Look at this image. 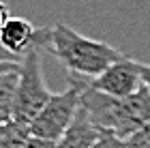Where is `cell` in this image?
I'll list each match as a JSON object with an SVG mask.
<instances>
[{"mask_svg": "<svg viewBox=\"0 0 150 148\" xmlns=\"http://www.w3.org/2000/svg\"><path fill=\"white\" fill-rule=\"evenodd\" d=\"M81 107L101 133L129 140L150 123V88L144 84L135 95L120 99L86 88Z\"/></svg>", "mask_w": 150, "mask_h": 148, "instance_id": "obj_1", "label": "cell"}, {"mask_svg": "<svg viewBox=\"0 0 150 148\" xmlns=\"http://www.w3.org/2000/svg\"><path fill=\"white\" fill-rule=\"evenodd\" d=\"M50 30L52 32H50L47 52H52L60 60V64L69 71V75L92 79L125 56L120 50H116L110 43L79 35L69 24L58 22L50 26Z\"/></svg>", "mask_w": 150, "mask_h": 148, "instance_id": "obj_2", "label": "cell"}, {"mask_svg": "<svg viewBox=\"0 0 150 148\" xmlns=\"http://www.w3.org/2000/svg\"><path fill=\"white\" fill-rule=\"evenodd\" d=\"M88 82L90 79L86 77L69 75V86L62 92H54L47 105L41 110V114L32 120L30 135L58 142L60 135L69 129V125L77 116L81 107V95L88 88Z\"/></svg>", "mask_w": 150, "mask_h": 148, "instance_id": "obj_3", "label": "cell"}, {"mask_svg": "<svg viewBox=\"0 0 150 148\" xmlns=\"http://www.w3.org/2000/svg\"><path fill=\"white\" fill-rule=\"evenodd\" d=\"M54 92L45 86L43 69H41V50H32L19 62V77H17V92H15V110L13 120L24 127L32 125L41 110L47 105Z\"/></svg>", "mask_w": 150, "mask_h": 148, "instance_id": "obj_4", "label": "cell"}, {"mask_svg": "<svg viewBox=\"0 0 150 148\" xmlns=\"http://www.w3.org/2000/svg\"><path fill=\"white\" fill-rule=\"evenodd\" d=\"M142 67H144V62H137V60L122 56L118 62L107 67L101 75L92 77L88 82V88L103 92V95H110V97H118V99L131 97L144 86Z\"/></svg>", "mask_w": 150, "mask_h": 148, "instance_id": "obj_5", "label": "cell"}, {"mask_svg": "<svg viewBox=\"0 0 150 148\" xmlns=\"http://www.w3.org/2000/svg\"><path fill=\"white\" fill-rule=\"evenodd\" d=\"M50 28H37L26 17H11L0 32V43L13 56L24 58L32 50H47L50 45Z\"/></svg>", "mask_w": 150, "mask_h": 148, "instance_id": "obj_6", "label": "cell"}, {"mask_svg": "<svg viewBox=\"0 0 150 148\" xmlns=\"http://www.w3.org/2000/svg\"><path fill=\"white\" fill-rule=\"evenodd\" d=\"M99 135L101 131L97 129V125L88 118L84 107H79L75 120L56 142V148H92L94 142L99 140Z\"/></svg>", "mask_w": 150, "mask_h": 148, "instance_id": "obj_7", "label": "cell"}, {"mask_svg": "<svg viewBox=\"0 0 150 148\" xmlns=\"http://www.w3.org/2000/svg\"><path fill=\"white\" fill-rule=\"evenodd\" d=\"M17 77H19V64H15L13 69H9L4 75H0V127L13 120Z\"/></svg>", "mask_w": 150, "mask_h": 148, "instance_id": "obj_8", "label": "cell"}, {"mask_svg": "<svg viewBox=\"0 0 150 148\" xmlns=\"http://www.w3.org/2000/svg\"><path fill=\"white\" fill-rule=\"evenodd\" d=\"M92 148H129V142L118 135H112V133H101Z\"/></svg>", "mask_w": 150, "mask_h": 148, "instance_id": "obj_9", "label": "cell"}, {"mask_svg": "<svg viewBox=\"0 0 150 148\" xmlns=\"http://www.w3.org/2000/svg\"><path fill=\"white\" fill-rule=\"evenodd\" d=\"M129 142V148H150V123L146 127H142V129L131 135L127 140Z\"/></svg>", "mask_w": 150, "mask_h": 148, "instance_id": "obj_10", "label": "cell"}, {"mask_svg": "<svg viewBox=\"0 0 150 148\" xmlns=\"http://www.w3.org/2000/svg\"><path fill=\"white\" fill-rule=\"evenodd\" d=\"M24 148H56V142H52V140H43V137H35V135H30Z\"/></svg>", "mask_w": 150, "mask_h": 148, "instance_id": "obj_11", "label": "cell"}, {"mask_svg": "<svg viewBox=\"0 0 150 148\" xmlns=\"http://www.w3.org/2000/svg\"><path fill=\"white\" fill-rule=\"evenodd\" d=\"M11 19V9H9V4L4 2V0H0V32H2L4 28V24Z\"/></svg>", "mask_w": 150, "mask_h": 148, "instance_id": "obj_12", "label": "cell"}, {"mask_svg": "<svg viewBox=\"0 0 150 148\" xmlns=\"http://www.w3.org/2000/svg\"><path fill=\"white\" fill-rule=\"evenodd\" d=\"M0 62H22V58H17V56H13V54L4 47L2 43H0Z\"/></svg>", "mask_w": 150, "mask_h": 148, "instance_id": "obj_13", "label": "cell"}, {"mask_svg": "<svg viewBox=\"0 0 150 148\" xmlns=\"http://www.w3.org/2000/svg\"><path fill=\"white\" fill-rule=\"evenodd\" d=\"M142 77H144V84L150 88V64H144V67H142Z\"/></svg>", "mask_w": 150, "mask_h": 148, "instance_id": "obj_14", "label": "cell"}, {"mask_svg": "<svg viewBox=\"0 0 150 148\" xmlns=\"http://www.w3.org/2000/svg\"><path fill=\"white\" fill-rule=\"evenodd\" d=\"M15 64H19V62H0V75H4L9 69H13Z\"/></svg>", "mask_w": 150, "mask_h": 148, "instance_id": "obj_15", "label": "cell"}]
</instances>
